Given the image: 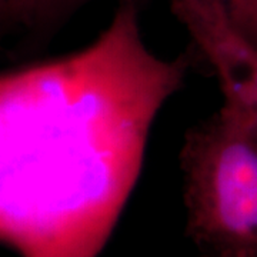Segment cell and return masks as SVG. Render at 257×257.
<instances>
[{
    "mask_svg": "<svg viewBox=\"0 0 257 257\" xmlns=\"http://www.w3.org/2000/svg\"><path fill=\"white\" fill-rule=\"evenodd\" d=\"M189 55L155 53L135 0L86 47L0 72V246L99 257L124 210L159 113Z\"/></svg>",
    "mask_w": 257,
    "mask_h": 257,
    "instance_id": "6da1fadb",
    "label": "cell"
},
{
    "mask_svg": "<svg viewBox=\"0 0 257 257\" xmlns=\"http://www.w3.org/2000/svg\"><path fill=\"white\" fill-rule=\"evenodd\" d=\"M190 237L207 257H257V133L221 104L180 150Z\"/></svg>",
    "mask_w": 257,
    "mask_h": 257,
    "instance_id": "7a4b0ae2",
    "label": "cell"
},
{
    "mask_svg": "<svg viewBox=\"0 0 257 257\" xmlns=\"http://www.w3.org/2000/svg\"><path fill=\"white\" fill-rule=\"evenodd\" d=\"M172 10L216 76L223 104L257 133V43L231 20L221 0H172Z\"/></svg>",
    "mask_w": 257,
    "mask_h": 257,
    "instance_id": "3957f363",
    "label": "cell"
},
{
    "mask_svg": "<svg viewBox=\"0 0 257 257\" xmlns=\"http://www.w3.org/2000/svg\"><path fill=\"white\" fill-rule=\"evenodd\" d=\"M89 0H3L6 20L26 29H47L70 16Z\"/></svg>",
    "mask_w": 257,
    "mask_h": 257,
    "instance_id": "277c9868",
    "label": "cell"
},
{
    "mask_svg": "<svg viewBox=\"0 0 257 257\" xmlns=\"http://www.w3.org/2000/svg\"><path fill=\"white\" fill-rule=\"evenodd\" d=\"M231 20L257 43V0H221Z\"/></svg>",
    "mask_w": 257,
    "mask_h": 257,
    "instance_id": "5b68a950",
    "label": "cell"
},
{
    "mask_svg": "<svg viewBox=\"0 0 257 257\" xmlns=\"http://www.w3.org/2000/svg\"><path fill=\"white\" fill-rule=\"evenodd\" d=\"M6 20V15H5V6H3V0H0V23Z\"/></svg>",
    "mask_w": 257,
    "mask_h": 257,
    "instance_id": "8992f818",
    "label": "cell"
}]
</instances>
